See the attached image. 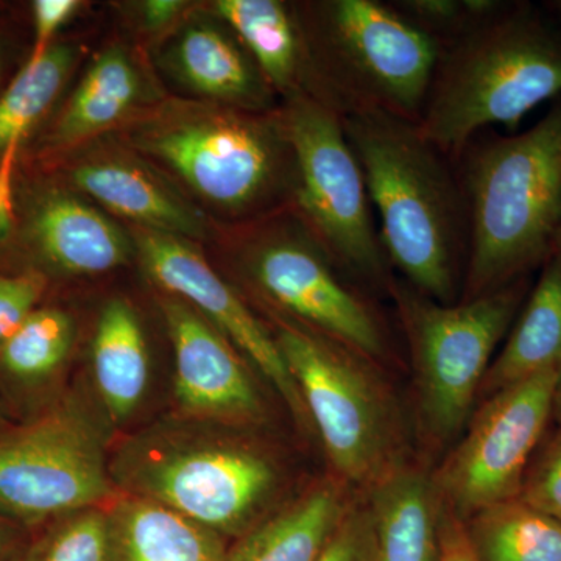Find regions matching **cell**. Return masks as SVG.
I'll use <instances>...</instances> for the list:
<instances>
[{
  "label": "cell",
  "mask_w": 561,
  "mask_h": 561,
  "mask_svg": "<svg viewBox=\"0 0 561 561\" xmlns=\"http://www.w3.org/2000/svg\"><path fill=\"white\" fill-rule=\"evenodd\" d=\"M379 219L391 268L443 305L459 302L468 257V210L456 164L415 122L383 113L343 117Z\"/></svg>",
  "instance_id": "obj_1"
},
{
  "label": "cell",
  "mask_w": 561,
  "mask_h": 561,
  "mask_svg": "<svg viewBox=\"0 0 561 561\" xmlns=\"http://www.w3.org/2000/svg\"><path fill=\"white\" fill-rule=\"evenodd\" d=\"M468 210L461 300L526 278L561 225V98L529 130L479 133L456 161Z\"/></svg>",
  "instance_id": "obj_2"
},
{
  "label": "cell",
  "mask_w": 561,
  "mask_h": 561,
  "mask_svg": "<svg viewBox=\"0 0 561 561\" xmlns=\"http://www.w3.org/2000/svg\"><path fill=\"white\" fill-rule=\"evenodd\" d=\"M561 98V31L527 2L443 47L420 131L456 164L479 133H516L541 103Z\"/></svg>",
  "instance_id": "obj_3"
},
{
  "label": "cell",
  "mask_w": 561,
  "mask_h": 561,
  "mask_svg": "<svg viewBox=\"0 0 561 561\" xmlns=\"http://www.w3.org/2000/svg\"><path fill=\"white\" fill-rule=\"evenodd\" d=\"M324 108L419 124L442 46L389 0H327L298 14Z\"/></svg>",
  "instance_id": "obj_4"
},
{
  "label": "cell",
  "mask_w": 561,
  "mask_h": 561,
  "mask_svg": "<svg viewBox=\"0 0 561 561\" xmlns=\"http://www.w3.org/2000/svg\"><path fill=\"white\" fill-rule=\"evenodd\" d=\"M128 140L228 213H264L286 197L294 203L297 168L279 110L172 103L136 124Z\"/></svg>",
  "instance_id": "obj_5"
},
{
  "label": "cell",
  "mask_w": 561,
  "mask_h": 561,
  "mask_svg": "<svg viewBox=\"0 0 561 561\" xmlns=\"http://www.w3.org/2000/svg\"><path fill=\"white\" fill-rule=\"evenodd\" d=\"M529 276L501 289L443 305L404 279L390 284L415 368L424 432L451 442L470 416L494 351L512 330L529 295Z\"/></svg>",
  "instance_id": "obj_6"
},
{
  "label": "cell",
  "mask_w": 561,
  "mask_h": 561,
  "mask_svg": "<svg viewBox=\"0 0 561 561\" xmlns=\"http://www.w3.org/2000/svg\"><path fill=\"white\" fill-rule=\"evenodd\" d=\"M279 111L297 168L291 208L350 279L389 290L390 261L342 117L308 98Z\"/></svg>",
  "instance_id": "obj_7"
},
{
  "label": "cell",
  "mask_w": 561,
  "mask_h": 561,
  "mask_svg": "<svg viewBox=\"0 0 561 561\" xmlns=\"http://www.w3.org/2000/svg\"><path fill=\"white\" fill-rule=\"evenodd\" d=\"M276 345L297 382L331 463L348 482L373 485L391 468L393 423L364 357L302 324L276 320Z\"/></svg>",
  "instance_id": "obj_8"
},
{
  "label": "cell",
  "mask_w": 561,
  "mask_h": 561,
  "mask_svg": "<svg viewBox=\"0 0 561 561\" xmlns=\"http://www.w3.org/2000/svg\"><path fill=\"white\" fill-rule=\"evenodd\" d=\"M111 496L101 431L76 402L0 431V515L24 526L98 507Z\"/></svg>",
  "instance_id": "obj_9"
},
{
  "label": "cell",
  "mask_w": 561,
  "mask_h": 561,
  "mask_svg": "<svg viewBox=\"0 0 561 561\" xmlns=\"http://www.w3.org/2000/svg\"><path fill=\"white\" fill-rule=\"evenodd\" d=\"M265 231L245 251L247 273L254 286L302 327L364 359H386L390 343L381 316L353 283L342 278L345 273L305 221L300 219V228Z\"/></svg>",
  "instance_id": "obj_10"
},
{
  "label": "cell",
  "mask_w": 561,
  "mask_h": 561,
  "mask_svg": "<svg viewBox=\"0 0 561 561\" xmlns=\"http://www.w3.org/2000/svg\"><path fill=\"white\" fill-rule=\"evenodd\" d=\"M561 368L497 391L434 478L442 501L461 519L515 500L553 412Z\"/></svg>",
  "instance_id": "obj_11"
},
{
  "label": "cell",
  "mask_w": 561,
  "mask_h": 561,
  "mask_svg": "<svg viewBox=\"0 0 561 561\" xmlns=\"http://www.w3.org/2000/svg\"><path fill=\"white\" fill-rule=\"evenodd\" d=\"M127 483L135 496L224 537L249 526L272 493L276 471L251 449L203 443L151 454L128 470Z\"/></svg>",
  "instance_id": "obj_12"
},
{
  "label": "cell",
  "mask_w": 561,
  "mask_h": 561,
  "mask_svg": "<svg viewBox=\"0 0 561 561\" xmlns=\"http://www.w3.org/2000/svg\"><path fill=\"white\" fill-rule=\"evenodd\" d=\"M136 243L151 278L213 321V327L275 387L291 415L305 426L308 411L275 337L205 257L186 239L144 228L136 234Z\"/></svg>",
  "instance_id": "obj_13"
},
{
  "label": "cell",
  "mask_w": 561,
  "mask_h": 561,
  "mask_svg": "<svg viewBox=\"0 0 561 561\" xmlns=\"http://www.w3.org/2000/svg\"><path fill=\"white\" fill-rule=\"evenodd\" d=\"M22 194L16 192V230L10 242L27 261L22 272L46 279L98 275L127 261L130 245L119 228L76 195L49 183H35Z\"/></svg>",
  "instance_id": "obj_14"
},
{
  "label": "cell",
  "mask_w": 561,
  "mask_h": 561,
  "mask_svg": "<svg viewBox=\"0 0 561 561\" xmlns=\"http://www.w3.org/2000/svg\"><path fill=\"white\" fill-rule=\"evenodd\" d=\"M175 351V398L187 415L251 423L264 413L234 345L180 298L161 302Z\"/></svg>",
  "instance_id": "obj_15"
},
{
  "label": "cell",
  "mask_w": 561,
  "mask_h": 561,
  "mask_svg": "<svg viewBox=\"0 0 561 561\" xmlns=\"http://www.w3.org/2000/svg\"><path fill=\"white\" fill-rule=\"evenodd\" d=\"M216 10L273 91L286 101L308 98L324 106L319 76L291 7L278 0H219Z\"/></svg>",
  "instance_id": "obj_16"
},
{
  "label": "cell",
  "mask_w": 561,
  "mask_h": 561,
  "mask_svg": "<svg viewBox=\"0 0 561 561\" xmlns=\"http://www.w3.org/2000/svg\"><path fill=\"white\" fill-rule=\"evenodd\" d=\"M73 186L144 230L198 239L205 221L183 198L136 162L121 158L80 161L69 168Z\"/></svg>",
  "instance_id": "obj_17"
},
{
  "label": "cell",
  "mask_w": 561,
  "mask_h": 561,
  "mask_svg": "<svg viewBox=\"0 0 561 561\" xmlns=\"http://www.w3.org/2000/svg\"><path fill=\"white\" fill-rule=\"evenodd\" d=\"M379 561H440L442 497L434 479L397 465L370 486Z\"/></svg>",
  "instance_id": "obj_18"
},
{
  "label": "cell",
  "mask_w": 561,
  "mask_h": 561,
  "mask_svg": "<svg viewBox=\"0 0 561 561\" xmlns=\"http://www.w3.org/2000/svg\"><path fill=\"white\" fill-rule=\"evenodd\" d=\"M108 513V561H227L224 537L146 497Z\"/></svg>",
  "instance_id": "obj_19"
},
{
  "label": "cell",
  "mask_w": 561,
  "mask_h": 561,
  "mask_svg": "<svg viewBox=\"0 0 561 561\" xmlns=\"http://www.w3.org/2000/svg\"><path fill=\"white\" fill-rule=\"evenodd\" d=\"M541 268L507 341L491 362L479 391L483 397L561 368V262L551 256Z\"/></svg>",
  "instance_id": "obj_20"
},
{
  "label": "cell",
  "mask_w": 561,
  "mask_h": 561,
  "mask_svg": "<svg viewBox=\"0 0 561 561\" xmlns=\"http://www.w3.org/2000/svg\"><path fill=\"white\" fill-rule=\"evenodd\" d=\"M181 73L195 91L228 108L271 113L275 91L241 44L209 27H192L176 49Z\"/></svg>",
  "instance_id": "obj_21"
},
{
  "label": "cell",
  "mask_w": 561,
  "mask_h": 561,
  "mask_svg": "<svg viewBox=\"0 0 561 561\" xmlns=\"http://www.w3.org/2000/svg\"><path fill=\"white\" fill-rule=\"evenodd\" d=\"M346 512L341 491L320 486L247 531L228 551L227 561H317Z\"/></svg>",
  "instance_id": "obj_22"
},
{
  "label": "cell",
  "mask_w": 561,
  "mask_h": 561,
  "mask_svg": "<svg viewBox=\"0 0 561 561\" xmlns=\"http://www.w3.org/2000/svg\"><path fill=\"white\" fill-rule=\"evenodd\" d=\"M92 370L106 411L116 421L135 412L149 386L150 362L138 316L124 300L103 308L92 342Z\"/></svg>",
  "instance_id": "obj_23"
},
{
  "label": "cell",
  "mask_w": 561,
  "mask_h": 561,
  "mask_svg": "<svg viewBox=\"0 0 561 561\" xmlns=\"http://www.w3.org/2000/svg\"><path fill=\"white\" fill-rule=\"evenodd\" d=\"M139 87L130 58L121 49L106 50L69 99L44 142V150L66 149L108 128L138 101Z\"/></svg>",
  "instance_id": "obj_24"
},
{
  "label": "cell",
  "mask_w": 561,
  "mask_h": 561,
  "mask_svg": "<svg viewBox=\"0 0 561 561\" xmlns=\"http://www.w3.org/2000/svg\"><path fill=\"white\" fill-rule=\"evenodd\" d=\"M76 341V321L58 306L33 311L0 350V381L18 400H39L60 375Z\"/></svg>",
  "instance_id": "obj_25"
},
{
  "label": "cell",
  "mask_w": 561,
  "mask_h": 561,
  "mask_svg": "<svg viewBox=\"0 0 561 561\" xmlns=\"http://www.w3.org/2000/svg\"><path fill=\"white\" fill-rule=\"evenodd\" d=\"M463 523L479 561H561V523L519 497Z\"/></svg>",
  "instance_id": "obj_26"
},
{
  "label": "cell",
  "mask_w": 561,
  "mask_h": 561,
  "mask_svg": "<svg viewBox=\"0 0 561 561\" xmlns=\"http://www.w3.org/2000/svg\"><path fill=\"white\" fill-rule=\"evenodd\" d=\"M76 50L68 44H51L39 55H31L10 87L0 95V157L13 146H22L33 128L54 105Z\"/></svg>",
  "instance_id": "obj_27"
},
{
  "label": "cell",
  "mask_w": 561,
  "mask_h": 561,
  "mask_svg": "<svg viewBox=\"0 0 561 561\" xmlns=\"http://www.w3.org/2000/svg\"><path fill=\"white\" fill-rule=\"evenodd\" d=\"M21 561H108V513L94 507L55 519Z\"/></svg>",
  "instance_id": "obj_28"
},
{
  "label": "cell",
  "mask_w": 561,
  "mask_h": 561,
  "mask_svg": "<svg viewBox=\"0 0 561 561\" xmlns=\"http://www.w3.org/2000/svg\"><path fill=\"white\" fill-rule=\"evenodd\" d=\"M398 13L440 44L442 49L481 27L507 0H389Z\"/></svg>",
  "instance_id": "obj_29"
},
{
  "label": "cell",
  "mask_w": 561,
  "mask_h": 561,
  "mask_svg": "<svg viewBox=\"0 0 561 561\" xmlns=\"http://www.w3.org/2000/svg\"><path fill=\"white\" fill-rule=\"evenodd\" d=\"M518 497L561 523V430L535 454Z\"/></svg>",
  "instance_id": "obj_30"
},
{
  "label": "cell",
  "mask_w": 561,
  "mask_h": 561,
  "mask_svg": "<svg viewBox=\"0 0 561 561\" xmlns=\"http://www.w3.org/2000/svg\"><path fill=\"white\" fill-rule=\"evenodd\" d=\"M46 287L38 273L0 272V350L38 308Z\"/></svg>",
  "instance_id": "obj_31"
},
{
  "label": "cell",
  "mask_w": 561,
  "mask_h": 561,
  "mask_svg": "<svg viewBox=\"0 0 561 561\" xmlns=\"http://www.w3.org/2000/svg\"><path fill=\"white\" fill-rule=\"evenodd\" d=\"M317 561H379L368 507L348 508Z\"/></svg>",
  "instance_id": "obj_32"
},
{
  "label": "cell",
  "mask_w": 561,
  "mask_h": 561,
  "mask_svg": "<svg viewBox=\"0 0 561 561\" xmlns=\"http://www.w3.org/2000/svg\"><path fill=\"white\" fill-rule=\"evenodd\" d=\"M20 150L21 146H13L0 157V249L9 245L16 230V162Z\"/></svg>",
  "instance_id": "obj_33"
},
{
  "label": "cell",
  "mask_w": 561,
  "mask_h": 561,
  "mask_svg": "<svg viewBox=\"0 0 561 561\" xmlns=\"http://www.w3.org/2000/svg\"><path fill=\"white\" fill-rule=\"evenodd\" d=\"M35 44L32 55H39L54 44V36L62 24L79 9L77 0H36L33 2Z\"/></svg>",
  "instance_id": "obj_34"
},
{
  "label": "cell",
  "mask_w": 561,
  "mask_h": 561,
  "mask_svg": "<svg viewBox=\"0 0 561 561\" xmlns=\"http://www.w3.org/2000/svg\"><path fill=\"white\" fill-rule=\"evenodd\" d=\"M438 535H440V561H479L468 540L463 519L443 501Z\"/></svg>",
  "instance_id": "obj_35"
},
{
  "label": "cell",
  "mask_w": 561,
  "mask_h": 561,
  "mask_svg": "<svg viewBox=\"0 0 561 561\" xmlns=\"http://www.w3.org/2000/svg\"><path fill=\"white\" fill-rule=\"evenodd\" d=\"M186 9V3L180 0H150L144 3L142 18L147 27L162 28L171 24Z\"/></svg>",
  "instance_id": "obj_36"
},
{
  "label": "cell",
  "mask_w": 561,
  "mask_h": 561,
  "mask_svg": "<svg viewBox=\"0 0 561 561\" xmlns=\"http://www.w3.org/2000/svg\"><path fill=\"white\" fill-rule=\"evenodd\" d=\"M24 551L21 549L20 538L11 526L10 519L0 515V561H21Z\"/></svg>",
  "instance_id": "obj_37"
},
{
  "label": "cell",
  "mask_w": 561,
  "mask_h": 561,
  "mask_svg": "<svg viewBox=\"0 0 561 561\" xmlns=\"http://www.w3.org/2000/svg\"><path fill=\"white\" fill-rule=\"evenodd\" d=\"M546 9L551 11L553 18L561 24V0H552V2H546Z\"/></svg>",
  "instance_id": "obj_38"
},
{
  "label": "cell",
  "mask_w": 561,
  "mask_h": 561,
  "mask_svg": "<svg viewBox=\"0 0 561 561\" xmlns=\"http://www.w3.org/2000/svg\"><path fill=\"white\" fill-rule=\"evenodd\" d=\"M552 416L561 424V386L557 390L556 401H553Z\"/></svg>",
  "instance_id": "obj_39"
},
{
  "label": "cell",
  "mask_w": 561,
  "mask_h": 561,
  "mask_svg": "<svg viewBox=\"0 0 561 561\" xmlns=\"http://www.w3.org/2000/svg\"><path fill=\"white\" fill-rule=\"evenodd\" d=\"M551 256L557 257V260L561 262V225L559 232H557L556 243H553Z\"/></svg>",
  "instance_id": "obj_40"
}]
</instances>
